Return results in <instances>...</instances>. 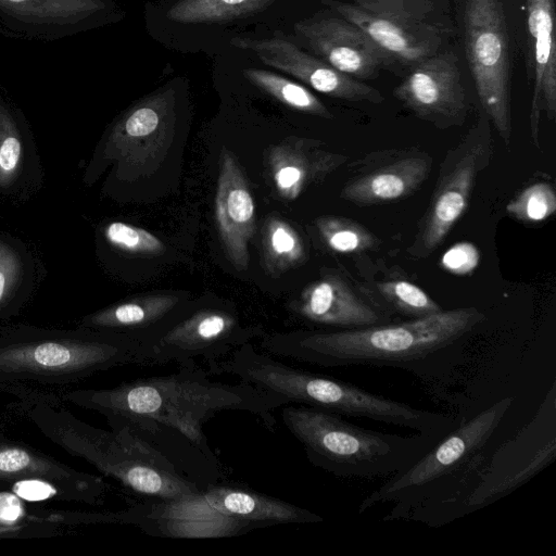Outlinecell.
<instances>
[{
	"label": "cell",
	"mask_w": 556,
	"mask_h": 556,
	"mask_svg": "<svg viewBox=\"0 0 556 556\" xmlns=\"http://www.w3.org/2000/svg\"><path fill=\"white\" fill-rule=\"evenodd\" d=\"M102 415L110 428H123L165 457L186 480L201 483L218 459L208 445L204 425L222 410H242L275 430L274 410L281 396L239 381L210 379L197 363L178 365L166 376L140 378L106 389H74L61 397Z\"/></svg>",
	"instance_id": "obj_1"
},
{
	"label": "cell",
	"mask_w": 556,
	"mask_h": 556,
	"mask_svg": "<svg viewBox=\"0 0 556 556\" xmlns=\"http://www.w3.org/2000/svg\"><path fill=\"white\" fill-rule=\"evenodd\" d=\"M485 318L476 307L442 309L401 323L271 334L262 348L320 367H390L431 381L452 374L465 342Z\"/></svg>",
	"instance_id": "obj_2"
},
{
	"label": "cell",
	"mask_w": 556,
	"mask_h": 556,
	"mask_svg": "<svg viewBox=\"0 0 556 556\" xmlns=\"http://www.w3.org/2000/svg\"><path fill=\"white\" fill-rule=\"evenodd\" d=\"M513 402V397L501 399L457 424L416 463L365 496L358 514L391 503L386 521L403 519L438 527L462 517L464 503L490 456L491 441Z\"/></svg>",
	"instance_id": "obj_3"
},
{
	"label": "cell",
	"mask_w": 556,
	"mask_h": 556,
	"mask_svg": "<svg viewBox=\"0 0 556 556\" xmlns=\"http://www.w3.org/2000/svg\"><path fill=\"white\" fill-rule=\"evenodd\" d=\"M138 343L105 330L14 326L0 330V394L60 403L97 374L139 365Z\"/></svg>",
	"instance_id": "obj_4"
},
{
	"label": "cell",
	"mask_w": 556,
	"mask_h": 556,
	"mask_svg": "<svg viewBox=\"0 0 556 556\" xmlns=\"http://www.w3.org/2000/svg\"><path fill=\"white\" fill-rule=\"evenodd\" d=\"M210 375H231L239 381L300 404L345 417L406 428L443 438L457 426L455 417L410 406L370 393L349 382L287 365L244 343L227 356L205 364Z\"/></svg>",
	"instance_id": "obj_5"
},
{
	"label": "cell",
	"mask_w": 556,
	"mask_h": 556,
	"mask_svg": "<svg viewBox=\"0 0 556 556\" xmlns=\"http://www.w3.org/2000/svg\"><path fill=\"white\" fill-rule=\"evenodd\" d=\"M20 406L50 442L137 495L178 501L201 491L159 452L123 428L105 430L87 424L62 402L21 403Z\"/></svg>",
	"instance_id": "obj_6"
},
{
	"label": "cell",
	"mask_w": 556,
	"mask_h": 556,
	"mask_svg": "<svg viewBox=\"0 0 556 556\" xmlns=\"http://www.w3.org/2000/svg\"><path fill=\"white\" fill-rule=\"evenodd\" d=\"M281 419L312 465L348 479L390 478L412 466L442 439L370 430L341 415L300 404L283 405Z\"/></svg>",
	"instance_id": "obj_7"
},
{
	"label": "cell",
	"mask_w": 556,
	"mask_h": 556,
	"mask_svg": "<svg viewBox=\"0 0 556 556\" xmlns=\"http://www.w3.org/2000/svg\"><path fill=\"white\" fill-rule=\"evenodd\" d=\"M342 18L365 31L393 62L414 67L437 54L447 34L432 0H325Z\"/></svg>",
	"instance_id": "obj_8"
},
{
	"label": "cell",
	"mask_w": 556,
	"mask_h": 556,
	"mask_svg": "<svg viewBox=\"0 0 556 556\" xmlns=\"http://www.w3.org/2000/svg\"><path fill=\"white\" fill-rule=\"evenodd\" d=\"M465 49L481 105L501 138L511 135L507 24L501 0H467Z\"/></svg>",
	"instance_id": "obj_9"
},
{
	"label": "cell",
	"mask_w": 556,
	"mask_h": 556,
	"mask_svg": "<svg viewBox=\"0 0 556 556\" xmlns=\"http://www.w3.org/2000/svg\"><path fill=\"white\" fill-rule=\"evenodd\" d=\"M0 491L24 502H64L90 506L104 503L109 484L99 476L77 470L0 428Z\"/></svg>",
	"instance_id": "obj_10"
},
{
	"label": "cell",
	"mask_w": 556,
	"mask_h": 556,
	"mask_svg": "<svg viewBox=\"0 0 556 556\" xmlns=\"http://www.w3.org/2000/svg\"><path fill=\"white\" fill-rule=\"evenodd\" d=\"M490 156L489 119H481L441 163L429 206L408 248L410 255L426 257L440 245L468 208L477 177Z\"/></svg>",
	"instance_id": "obj_11"
},
{
	"label": "cell",
	"mask_w": 556,
	"mask_h": 556,
	"mask_svg": "<svg viewBox=\"0 0 556 556\" xmlns=\"http://www.w3.org/2000/svg\"><path fill=\"white\" fill-rule=\"evenodd\" d=\"M176 96L162 89L131 106L114 125L104 154L117 163V175L137 179L159 168L172 144Z\"/></svg>",
	"instance_id": "obj_12"
},
{
	"label": "cell",
	"mask_w": 556,
	"mask_h": 556,
	"mask_svg": "<svg viewBox=\"0 0 556 556\" xmlns=\"http://www.w3.org/2000/svg\"><path fill=\"white\" fill-rule=\"evenodd\" d=\"M252 333L242 329L237 316L224 308H199L176 319L148 345L140 349L139 365L175 362L205 364L224 358L248 343Z\"/></svg>",
	"instance_id": "obj_13"
},
{
	"label": "cell",
	"mask_w": 556,
	"mask_h": 556,
	"mask_svg": "<svg viewBox=\"0 0 556 556\" xmlns=\"http://www.w3.org/2000/svg\"><path fill=\"white\" fill-rule=\"evenodd\" d=\"M112 0H0V35L55 41L116 18Z\"/></svg>",
	"instance_id": "obj_14"
},
{
	"label": "cell",
	"mask_w": 556,
	"mask_h": 556,
	"mask_svg": "<svg viewBox=\"0 0 556 556\" xmlns=\"http://www.w3.org/2000/svg\"><path fill=\"white\" fill-rule=\"evenodd\" d=\"M540 419L541 409L531 421V433L520 454L518 451L521 444V434L515 439V452H513L511 442H508L489 456L472 491L464 503L463 515L472 513L507 495L554 460L556 438L540 445L533 452H528L536 441L555 428V405L549 408L535 433Z\"/></svg>",
	"instance_id": "obj_15"
},
{
	"label": "cell",
	"mask_w": 556,
	"mask_h": 556,
	"mask_svg": "<svg viewBox=\"0 0 556 556\" xmlns=\"http://www.w3.org/2000/svg\"><path fill=\"white\" fill-rule=\"evenodd\" d=\"M394 96L416 116L442 128L462 124L467 113L457 58L448 51L412 67Z\"/></svg>",
	"instance_id": "obj_16"
},
{
	"label": "cell",
	"mask_w": 556,
	"mask_h": 556,
	"mask_svg": "<svg viewBox=\"0 0 556 556\" xmlns=\"http://www.w3.org/2000/svg\"><path fill=\"white\" fill-rule=\"evenodd\" d=\"M231 42L240 49L253 51L264 64L290 74L320 93L352 102L383 101L377 89L341 73L288 40L237 37Z\"/></svg>",
	"instance_id": "obj_17"
},
{
	"label": "cell",
	"mask_w": 556,
	"mask_h": 556,
	"mask_svg": "<svg viewBox=\"0 0 556 556\" xmlns=\"http://www.w3.org/2000/svg\"><path fill=\"white\" fill-rule=\"evenodd\" d=\"M294 30L320 60L361 81L393 62L365 31L342 17L301 21Z\"/></svg>",
	"instance_id": "obj_18"
},
{
	"label": "cell",
	"mask_w": 556,
	"mask_h": 556,
	"mask_svg": "<svg viewBox=\"0 0 556 556\" xmlns=\"http://www.w3.org/2000/svg\"><path fill=\"white\" fill-rule=\"evenodd\" d=\"M359 168L342 188L340 197L356 205L392 202L413 194L428 178L432 159L408 149L383 152L374 164Z\"/></svg>",
	"instance_id": "obj_19"
},
{
	"label": "cell",
	"mask_w": 556,
	"mask_h": 556,
	"mask_svg": "<svg viewBox=\"0 0 556 556\" xmlns=\"http://www.w3.org/2000/svg\"><path fill=\"white\" fill-rule=\"evenodd\" d=\"M215 219L228 260L236 270H245L255 228V205L240 166L226 148L219 159Z\"/></svg>",
	"instance_id": "obj_20"
},
{
	"label": "cell",
	"mask_w": 556,
	"mask_h": 556,
	"mask_svg": "<svg viewBox=\"0 0 556 556\" xmlns=\"http://www.w3.org/2000/svg\"><path fill=\"white\" fill-rule=\"evenodd\" d=\"M290 309L305 321L344 330L389 323L338 275H325L305 287Z\"/></svg>",
	"instance_id": "obj_21"
},
{
	"label": "cell",
	"mask_w": 556,
	"mask_h": 556,
	"mask_svg": "<svg viewBox=\"0 0 556 556\" xmlns=\"http://www.w3.org/2000/svg\"><path fill=\"white\" fill-rule=\"evenodd\" d=\"M199 497L244 532L279 523H315L324 520L314 511L243 486L218 482L201 490Z\"/></svg>",
	"instance_id": "obj_22"
},
{
	"label": "cell",
	"mask_w": 556,
	"mask_h": 556,
	"mask_svg": "<svg viewBox=\"0 0 556 556\" xmlns=\"http://www.w3.org/2000/svg\"><path fill=\"white\" fill-rule=\"evenodd\" d=\"M341 153L323 149V142L290 137L267 151V165L276 191L296 199L308 186L320 182L346 162Z\"/></svg>",
	"instance_id": "obj_23"
},
{
	"label": "cell",
	"mask_w": 556,
	"mask_h": 556,
	"mask_svg": "<svg viewBox=\"0 0 556 556\" xmlns=\"http://www.w3.org/2000/svg\"><path fill=\"white\" fill-rule=\"evenodd\" d=\"M179 303L169 293L140 295L87 315L78 326L125 336L141 349L166 330Z\"/></svg>",
	"instance_id": "obj_24"
},
{
	"label": "cell",
	"mask_w": 556,
	"mask_h": 556,
	"mask_svg": "<svg viewBox=\"0 0 556 556\" xmlns=\"http://www.w3.org/2000/svg\"><path fill=\"white\" fill-rule=\"evenodd\" d=\"M528 1V29L533 70L530 128L532 139L538 144L542 111H545L549 118H554L556 113L554 0Z\"/></svg>",
	"instance_id": "obj_25"
},
{
	"label": "cell",
	"mask_w": 556,
	"mask_h": 556,
	"mask_svg": "<svg viewBox=\"0 0 556 556\" xmlns=\"http://www.w3.org/2000/svg\"><path fill=\"white\" fill-rule=\"evenodd\" d=\"M263 266L273 278L301 265L306 257L302 238L286 220L269 217L262 228Z\"/></svg>",
	"instance_id": "obj_26"
},
{
	"label": "cell",
	"mask_w": 556,
	"mask_h": 556,
	"mask_svg": "<svg viewBox=\"0 0 556 556\" xmlns=\"http://www.w3.org/2000/svg\"><path fill=\"white\" fill-rule=\"evenodd\" d=\"M276 0H179L167 18L180 24L224 23L245 17L269 7Z\"/></svg>",
	"instance_id": "obj_27"
},
{
	"label": "cell",
	"mask_w": 556,
	"mask_h": 556,
	"mask_svg": "<svg viewBox=\"0 0 556 556\" xmlns=\"http://www.w3.org/2000/svg\"><path fill=\"white\" fill-rule=\"evenodd\" d=\"M24 121L0 92V188L9 189L21 178L26 159Z\"/></svg>",
	"instance_id": "obj_28"
},
{
	"label": "cell",
	"mask_w": 556,
	"mask_h": 556,
	"mask_svg": "<svg viewBox=\"0 0 556 556\" xmlns=\"http://www.w3.org/2000/svg\"><path fill=\"white\" fill-rule=\"evenodd\" d=\"M243 75L254 86L293 110L332 117L324 103L301 84L261 68H245Z\"/></svg>",
	"instance_id": "obj_29"
},
{
	"label": "cell",
	"mask_w": 556,
	"mask_h": 556,
	"mask_svg": "<svg viewBox=\"0 0 556 556\" xmlns=\"http://www.w3.org/2000/svg\"><path fill=\"white\" fill-rule=\"evenodd\" d=\"M315 224L326 245L338 253H359L377 243V238L366 227L350 218L321 216Z\"/></svg>",
	"instance_id": "obj_30"
},
{
	"label": "cell",
	"mask_w": 556,
	"mask_h": 556,
	"mask_svg": "<svg viewBox=\"0 0 556 556\" xmlns=\"http://www.w3.org/2000/svg\"><path fill=\"white\" fill-rule=\"evenodd\" d=\"M388 306L404 316L418 318L442 311L441 306L418 286L406 280H389L378 285Z\"/></svg>",
	"instance_id": "obj_31"
},
{
	"label": "cell",
	"mask_w": 556,
	"mask_h": 556,
	"mask_svg": "<svg viewBox=\"0 0 556 556\" xmlns=\"http://www.w3.org/2000/svg\"><path fill=\"white\" fill-rule=\"evenodd\" d=\"M556 211V193L552 185L535 182L522 189L506 205V212L523 223H540Z\"/></svg>",
	"instance_id": "obj_32"
},
{
	"label": "cell",
	"mask_w": 556,
	"mask_h": 556,
	"mask_svg": "<svg viewBox=\"0 0 556 556\" xmlns=\"http://www.w3.org/2000/svg\"><path fill=\"white\" fill-rule=\"evenodd\" d=\"M25 274V264L17 250L0 240V319L17 311V294Z\"/></svg>",
	"instance_id": "obj_33"
},
{
	"label": "cell",
	"mask_w": 556,
	"mask_h": 556,
	"mask_svg": "<svg viewBox=\"0 0 556 556\" xmlns=\"http://www.w3.org/2000/svg\"><path fill=\"white\" fill-rule=\"evenodd\" d=\"M105 240L115 249L135 255H160L164 243L148 230L123 222H113L104 228Z\"/></svg>",
	"instance_id": "obj_34"
},
{
	"label": "cell",
	"mask_w": 556,
	"mask_h": 556,
	"mask_svg": "<svg viewBox=\"0 0 556 556\" xmlns=\"http://www.w3.org/2000/svg\"><path fill=\"white\" fill-rule=\"evenodd\" d=\"M479 261L477 249L470 243L452 247L442 257V265L456 275H464L473 269Z\"/></svg>",
	"instance_id": "obj_35"
},
{
	"label": "cell",
	"mask_w": 556,
	"mask_h": 556,
	"mask_svg": "<svg viewBox=\"0 0 556 556\" xmlns=\"http://www.w3.org/2000/svg\"><path fill=\"white\" fill-rule=\"evenodd\" d=\"M535 1H543V0H535Z\"/></svg>",
	"instance_id": "obj_36"
}]
</instances>
